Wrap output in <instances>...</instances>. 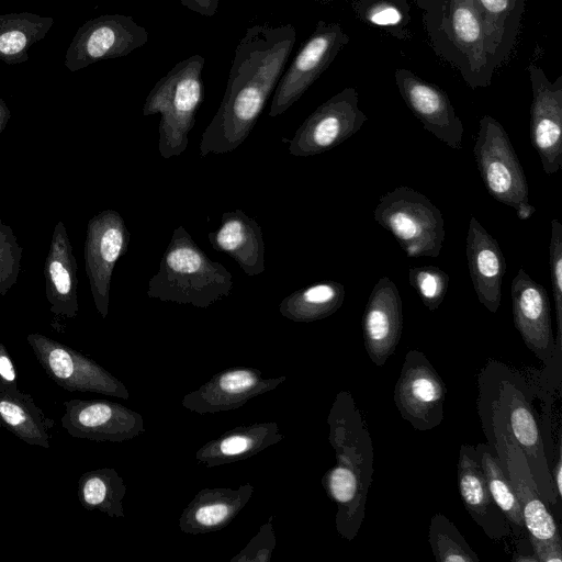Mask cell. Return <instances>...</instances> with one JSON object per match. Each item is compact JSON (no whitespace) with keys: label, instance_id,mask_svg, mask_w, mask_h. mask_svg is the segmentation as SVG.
<instances>
[{"label":"cell","instance_id":"obj_1","mask_svg":"<svg viewBox=\"0 0 562 562\" xmlns=\"http://www.w3.org/2000/svg\"><path fill=\"white\" fill-rule=\"evenodd\" d=\"M294 42L291 24L247 29L235 49L222 102L202 134L201 157L231 153L245 142L284 71Z\"/></svg>","mask_w":562,"mask_h":562},{"label":"cell","instance_id":"obj_2","mask_svg":"<svg viewBox=\"0 0 562 562\" xmlns=\"http://www.w3.org/2000/svg\"><path fill=\"white\" fill-rule=\"evenodd\" d=\"M329 440L336 451V465L323 479L328 496L337 504L336 527L352 540L363 521L373 470L369 429L348 392L337 395L328 417Z\"/></svg>","mask_w":562,"mask_h":562},{"label":"cell","instance_id":"obj_3","mask_svg":"<svg viewBox=\"0 0 562 562\" xmlns=\"http://www.w3.org/2000/svg\"><path fill=\"white\" fill-rule=\"evenodd\" d=\"M233 276L210 259L183 226H178L148 282L147 296L206 308L233 290Z\"/></svg>","mask_w":562,"mask_h":562},{"label":"cell","instance_id":"obj_4","mask_svg":"<svg viewBox=\"0 0 562 562\" xmlns=\"http://www.w3.org/2000/svg\"><path fill=\"white\" fill-rule=\"evenodd\" d=\"M204 57L198 54L177 63L155 83L144 102L145 116L160 114L158 149L162 158L179 156L189 145V133L204 95Z\"/></svg>","mask_w":562,"mask_h":562},{"label":"cell","instance_id":"obj_5","mask_svg":"<svg viewBox=\"0 0 562 562\" xmlns=\"http://www.w3.org/2000/svg\"><path fill=\"white\" fill-rule=\"evenodd\" d=\"M373 217L398 241L407 257L439 256L445 239L441 212L420 192L397 187L382 195Z\"/></svg>","mask_w":562,"mask_h":562},{"label":"cell","instance_id":"obj_6","mask_svg":"<svg viewBox=\"0 0 562 562\" xmlns=\"http://www.w3.org/2000/svg\"><path fill=\"white\" fill-rule=\"evenodd\" d=\"M473 154L490 195L513 207L519 220L530 218L536 207L529 203L527 178L508 134L494 117H481Z\"/></svg>","mask_w":562,"mask_h":562},{"label":"cell","instance_id":"obj_7","mask_svg":"<svg viewBox=\"0 0 562 562\" xmlns=\"http://www.w3.org/2000/svg\"><path fill=\"white\" fill-rule=\"evenodd\" d=\"M522 383V378L515 375L501 378L497 387L498 396L492 401V406L512 438L522 450L541 498L553 505L560 497L551 479L536 418L521 390Z\"/></svg>","mask_w":562,"mask_h":562},{"label":"cell","instance_id":"obj_8","mask_svg":"<svg viewBox=\"0 0 562 562\" xmlns=\"http://www.w3.org/2000/svg\"><path fill=\"white\" fill-rule=\"evenodd\" d=\"M26 340L43 370L60 387L128 398L123 383L81 352L38 333L29 334Z\"/></svg>","mask_w":562,"mask_h":562},{"label":"cell","instance_id":"obj_9","mask_svg":"<svg viewBox=\"0 0 562 562\" xmlns=\"http://www.w3.org/2000/svg\"><path fill=\"white\" fill-rule=\"evenodd\" d=\"M492 430L501 467L520 505L525 528L538 539L562 540L554 518L536 486L527 459L492 406Z\"/></svg>","mask_w":562,"mask_h":562},{"label":"cell","instance_id":"obj_10","mask_svg":"<svg viewBox=\"0 0 562 562\" xmlns=\"http://www.w3.org/2000/svg\"><path fill=\"white\" fill-rule=\"evenodd\" d=\"M446 385L426 356L409 350L394 389L401 416L417 430H430L442 422Z\"/></svg>","mask_w":562,"mask_h":562},{"label":"cell","instance_id":"obj_11","mask_svg":"<svg viewBox=\"0 0 562 562\" xmlns=\"http://www.w3.org/2000/svg\"><path fill=\"white\" fill-rule=\"evenodd\" d=\"M366 121L356 91L346 89L321 104L301 124L288 140L289 151L295 157H308L330 150L356 134Z\"/></svg>","mask_w":562,"mask_h":562},{"label":"cell","instance_id":"obj_12","mask_svg":"<svg viewBox=\"0 0 562 562\" xmlns=\"http://www.w3.org/2000/svg\"><path fill=\"white\" fill-rule=\"evenodd\" d=\"M130 232L121 214L104 210L88 222L85 265L92 297L99 314L109 313L110 288L117 260L128 250Z\"/></svg>","mask_w":562,"mask_h":562},{"label":"cell","instance_id":"obj_13","mask_svg":"<svg viewBox=\"0 0 562 562\" xmlns=\"http://www.w3.org/2000/svg\"><path fill=\"white\" fill-rule=\"evenodd\" d=\"M147 41L148 32L132 16L102 15L78 31L67 52L66 64L75 71L102 59L126 56Z\"/></svg>","mask_w":562,"mask_h":562},{"label":"cell","instance_id":"obj_14","mask_svg":"<svg viewBox=\"0 0 562 562\" xmlns=\"http://www.w3.org/2000/svg\"><path fill=\"white\" fill-rule=\"evenodd\" d=\"M341 44L339 27L321 23L280 77L269 116L276 117L293 105L326 69Z\"/></svg>","mask_w":562,"mask_h":562},{"label":"cell","instance_id":"obj_15","mask_svg":"<svg viewBox=\"0 0 562 562\" xmlns=\"http://www.w3.org/2000/svg\"><path fill=\"white\" fill-rule=\"evenodd\" d=\"M514 324L526 346L546 366L557 351L551 323V308L546 288L520 268L510 285Z\"/></svg>","mask_w":562,"mask_h":562},{"label":"cell","instance_id":"obj_16","mask_svg":"<svg viewBox=\"0 0 562 562\" xmlns=\"http://www.w3.org/2000/svg\"><path fill=\"white\" fill-rule=\"evenodd\" d=\"M63 428L75 438L124 441L144 431L142 416L117 403L103 400L64 402Z\"/></svg>","mask_w":562,"mask_h":562},{"label":"cell","instance_id":"obj_17","mask_svg":"<svg viewBox=\"0 0 562 562\" xmlns=\"http://www.w3.org/2000/svg\"><path fill=\"white\" fill-rule=\"evenodd\" d=\"M403 331V306L397 286L382 277L373 286L362 317L367 353L379 367L394 353Z\"/></svg>","mask_w":562,"mask_h":562},{"label":"cell","instance_id":"obj_18","mask_svg":"<svg viewBox=\"0 0 562 562\" xmlns=\"http://www.w3.org/2000/svg\"><path fill=\"white\" fill-rule=\"evenodd\" d=\"M530 140L547 175L562 167V88L531 70Z\"/></svg>","mask_w":562,"mask_h":562},{"label":"cell","instance_id":"obj_19","mask_svg":"<svg viewBox=\"0 0 562 562\" xmlns=\"http://www.w3.org/2000/svg\"><path fill=\"white\" fill-rule=\"evenodd\" d=\"M284 379H262L259 371L248 368L231 369L186 395L182 405L200 414L236 408L249 398L274 389Z\"/></svg>","mask_w":562,"mask_h":562},{"label":"cell","instance_id":"obj_20","mask_svg":"<svg viewBox=\"0 0 562 562\" xmlns=\"http://www.w3.org/2000/svg\"><path fill=\"white\" fill-rule=\"evenodd\" d=\"M469 272L477 299L491 313L502 300V281L506 261L497 240L471 216L465 238Z\"/></svg>","mask_w":562,"mask_h":562},{"label":"cell","instance_id":"obj_21","mask_svg":"<svg viewBox=\"0 0 562 562\" xmlns=\"http://www.w3.org/2000/svg\"><path fill=\"white\" fill-rule=\"evenodd\" d=\"M458 486L472 519L486 536L499 540L510 533V525L493 501L475 447L462 445L458 460Z\"/></svg>","mask_w":562,"mask_h":562},{"label":"cell","instance_id":"obj_22","mask_svg":"<svg viewBox=\"0 0 562 562\" xmlns=\"http://www.w3.org/2000/svg\"><path fill=\"white\" fill-rule=\"evenodd\" d=\"M44 279L50 312L56 316L75 317L79 312L77 261L61 221L53 231L44 263Z\"/></svg>","mask_w":562,"mask_h":562},{"label":"cell","instance_id":"obj_23","mask_svg":"<svg viewBox=\"0 0 562 562\" xmlns=\"http://www.w3.org/2000/svg\"><path fill=\"white\" fill-rule=\"evenodd\" d=\"M401 93L424 127L452 149L462 148L463 125L447 95L416 78L400 79Z\"/></svg>","mask_w":562,"mask_h":562},{"label":"cell","instance_id":"obj_24","mask_svg":"<svg viewBox=\"0 0 562 562\" xmlns=\"http://www.w3.org/2000/svg\"><path fill=\"white\" fill-rule=\"evenodd\" d=\"M212 247L227 254L248 276L262 273L265 266V243L259 223L241 210L225 212L217 229L207 234Z\"/></svg>","mask_w":562,"mask_h":562},{"label":"cell","instance_id":"obj_25","mask_svg":"<svg viewBox=\"0 0 562 562\" xmlns=\"http://www.w3.org/2000/svg\"><path fill=\"white\" fill-rule=\"evenodd\" d=\"M0 426L31 446L47 449L55 422L18 384L0 381Z\"/></svg>","mask_w":562,"mask_h":562},{"label":"cell","instance_id":"obj_26","mask_svg":"<svg viewBox=\"0 0 562 562\" xmlns=\"http://www.w3.org/2000/svg\"><path fill=\"white\" fill-rule=\"evenodd\" d=\"M252 494L246 484L237 491L203 490L183 512L180 528L189 533H202L225 527L244 507Z\"/></svg>","mask_w":562,"mask_h":562},{"label":"cell","instance_id":"obj_27","mask_svg":"<svg viewBox=\"0 0 562 562\" xmlns=\"http://www.w3.org/2000/svg\"><path fill=\"white\" fill-rule=\"evenodd\" d=\"M281 438L274 423L256 424L231 430L206 443L196 452V459L206 467L220 465L248 458Z\"/></svg>","mask_w":562,"mask_h":562},{"label":"cell","instance_id":"obj_28","mask_svg":"<svg viewBox=\"0 0 562 562\" xmlns=\"http://www.w3.org/2000/svg\"><path fill=\"white\" fill-rule=\"evenodd\" d=\"M345 288L333 280L315 282L285 296L280 313L294 322H314L333 315L342 305Z\"/></svg>","mask_w":562,"mask_h":562},{"label":"cell","instance_id":"obj_29","mask_svg":"<svg viewBox=\"0 0 562 562\" xmlns=\"http://www.w3.org/2000/svg\"><path fill=\"white\" fill-rule=\"evenodd\" d=\"M78 498L89 510L98 509L110 517H123L122 499L126 487L113 469L86 472L78 482Z\"/></svg>","mask_w":562,"mask_h":562},{"label":"cell","instance_id":"obj_30","mask_svg":"<svg viewBox=\"0 0 562 562\" xmlns=\"http://www.w3.org/2000/svg\"><path fill=\"white\" fill-rule=\"evenodd\" d=\"M476 452L491 496L502 510L516 535L525 528L522 513L517 497L504 473L498 456L494 454L488 445L479 443Z\"/></svg>","mask_w":562,"mask_h":562},{"label":"cell","instance_id":"obj_31","mask_svg":"<svg viewBox=\"0 0 562 562\" xmlns=\"http://www.w3.org/2000/svg\"><path fill=\"white\" fill-rule=\"evenodd\" d=\"M429 543L437 562L480 561L457 527L442 514L431 517Z\"/></svg>","mask_w":562,"mask_h":562},{"label":"cell","instance_id":"obj_32","mask_svg":"<svg viewBox=\"0 0 562 562\" xmlns=\"http://www.w3.org/2000/svg\"><path fill=\"white\" fill-rule=\"evenodd\" d=\"M408 281L429 311H436L442 303L449 283V276L435 266L409 268Z\"/></svg>","mask_w":562,"mask_h":562},{"label":"cell","instance_id":"obj_33","mask_svg":"<svg viewBox=\"0 0 562 562\" xmlns=\"http://www.w3.org/2000/svg\"><path fill=\"white\" fill-rule=\"evenodd\" d=\"M549 266L553 291L557 334L554 337L557 351L562 349V224L559 220L551 221V238L549 245Z\"/></svg>","mask_w":562,"mask_h":562},{"label":"cell","instance_id":"obj_34","mask_svg":"<svg viewBox=\"0 0 562 562\" xmlns=\"http://www.w3.org/2000/svg\"><path fill=\"white\" fill-rule=\"evenodd\" d=\"M22 248L12 228L0 220V294L5 295L16 283Z\"/></svg>","mask_w":562,"mask_h":562},{"label":"cell","instance_id":"obj_35","mask_svg":"<svg viewBox=\"0 0 562 562\" xmlns=\"http://www.w3.org/2000/svg\"><path fill=\"white\" fill-rule=\"evenodd\" d=\"M452 27L461 43L474 44L481 38V24L475 11L468 4H459L452 11Z\"/></svg>","mask_w":562,"mask_h":562},{"label":"cell","instance_id":"obj_36","mask_svg":"<svg viewBox=\"0 0 562 562\" xmlns=\"http://www.w3.org/2000/svg\"><path fill=\"white\" fill-rule=\"evenodd\" d=\"M537 562H561L562 540L538 539L528 535Z\"/></svg>","mask_w":562,"mask_h":562},{"label":"cell","instance_id":"obj_37","mask_svg":"<svg viewBox=\"0 0 562 562\" xmlns=\"http://www.w3.org/2000/svg\"><path fill=\"white\" fill-rule=\"evenodd\" d=\"M369 20L376 25H395L402 20L401 12L391 5L379 7L369 14Z\"/></svg>","mask_w":562,"mask_h":562},{"label":"cell","instance_id":"obj_38","mask_svg":"<svg viewBox=\"0 0 562 562\" xmlns=\"http://www.w3.org/2000/svg\"><path fill=\"white\" fill-rule=\"evenodd\" d=\"M0 381L9 383V384H18L16 383V372L11 360V357L4 347V345L0 341Z\"/></svg>","mask_w":562,"mask_h":562},{"label":"cell","instance_id":"obj_39","mask_svg":"<svg viewBox=\"0 0 562 562\" xmlns=\"http://www.w3.org/2000/svg\"><path fill=\"white\" fill-rule=\"evenodd\" d=\"M181 2L190 9L209 16L213 15L216 10L214 0H181Z\"/></svg>","mask_w":562,"mask_h":562},{"label":"cell","instance_id":"obj_40","mask_svg":"<svg viewBox=\"0 0 562 562\" xmlns=\"http://www.w3.org/2000/svg\"><path fill=\"white\" fill-rule=\"evenodd\" d=\"M551 479L554 485V488L559 495V497L562 496V461H561V453L559 451V456L557 458V461L552 468Z\"/></svg>","mask_w":562,"mask_h":562},{"label":"cell","instance_id":"obj_41","mask_svg":"<svg viewBox=\"0 0 562 562\" xmlns=\"http://www.w3.org/2000/svg\"><path fill=\"white\" fill-rule=\"evenodd\" d=\"M485 9L493 13L504 11L508 5V0H480Z\"/></svg>","mask_w":562,"mask_h":562},{"label":"cell","instance_id":"obj_42","mask_svg":"<svg viewBox=\"0 0 562 562\" xmlns=\"http://www.w3.org/2000/svg\"><path fill=\"white\" fill-rule=\"evenodd\" d=\"M11 113L8 106L5 105L4 101L0 98V134L5 128L9 120H10Z\"/></svg>","mask_w":562,"mask_h":562}]
</instances>
